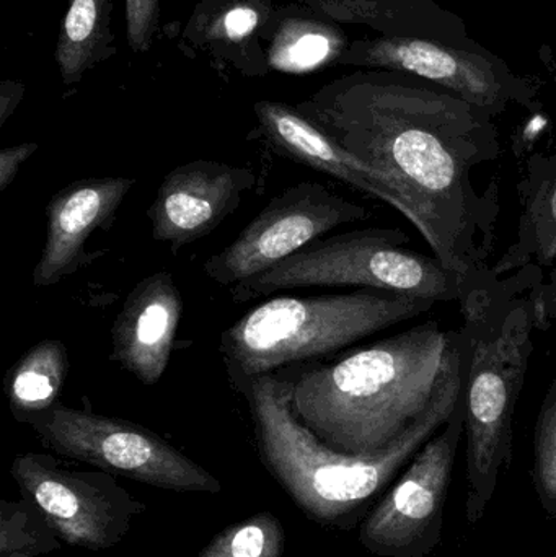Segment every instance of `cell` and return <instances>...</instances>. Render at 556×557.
<instances>
[{"label":"cell","instance_id":"obj_18","mask_svg":"<svg viewBox=\"0 0 556 557\" xmlns=\"http://www.w3.org/2000/svg\"><path fill=\"white\" fill-rule=\"evenodd\" d=\"M111 0H69L55 62L62 81L74 84L91 65L104 58L110 42Z\"/></svg>","mask_w":556,"mask_h":557},{"label":"cell","instance_id":"obj_8","mask_svg":"<svg viewBox=\"0 0 556 557\" xmlns=\"http://www.w3.org/2000/svg\"><path fill=\"white\" fill-rule=\"evenodd\" d=\"M10 474L22 497L38 507L61 542L88 552L120 545L146 504L107 471H74L46 454L18 455Z\"/></svg>","mask_w":556,"mask_h":557},{"label":"cell","instance_id":"obj_11","mask_svg":"<svg viewBox=\"0 0 556 557\" xmlns=\"http://www.w3.org/2000/svg\"><path fill=\"white\" fill-rule=\"evenodd\" d=\"M356 54L359 64L417 75L493 116L515 101L529 104L528 88L519 87L502 62L440 39L388 36L358 45Z\"/></svg>","mask_w":556,"mask_h":557},{"label":"cell","instance_id":"obj_12","mask_svg":"<svg viewBox=\"0 0 556 557\" xmlns=\"http://www.w3.org/2000/svg\"><path fill=\"white\" fill-rule=\"evenodd\" d=\"M257 186L254 170L193 160L166 173L147 209L152 238L173 255L215 231Z\"/></svg>","mask_w":556,"mask_h":557},{"label":"cell","instance_id":"obj_7","mask_svg":"<svg viewBox=\"0 0 556 557\" xmlns=\"http://www.w3.org/2000/svg\"><path fill=\"white\" fill-rule=\"evenodd\" d=\"M54 454L173 493L219 494L221 481L156 432L124 419L55 405L29 422Z\"/></svg>","mask_w":556,"mask_h":557},{"label":"cell","instance_id":"obj_25","mask_svg":"<svg viewBox=\"0 0 556 557\" xmlns=\"http://www.w3.org/2000/svg\"><path fill=\"white\" fill-rule=\"evenodd\" d=\"M38 150V144L28 143L7 147L0 152V193H5L18 175L20 166Z\"/></svg>","mask_w":556,"mask_h":557},{"label":"cell","instance_id":"obj_6","mask_svg":"<svg viewBox=\"0 0 556 557\" xmlns=\"http://www.w3.org/2000/svg\"><path fill=\"white\" fill-rule=\"evenodd\" d=\"M401 228L372 227L322 237L267 273L228 287L235 304L306 287H359L459 301L464 281L436 257L407 248Z\"/></svg>","mask_w":556,"mask_h":557},{"label":"cell","instance_id":"obj_24","mask_svg":"<svg viewBox=\"0 0 556 557\" xmlns=\"http://www.w3.org/2000/svg\"><path fill=\"white\" fill-rule=\"evenodd\" d=\"M258 22H260V15L255 7L248 5V3H238L219 18L215 33L231 41H240L254 33Z\"/></svg>","mask_w":556,"mask_h":557},{"label":"cell","instance_id":"obj_21","mask_svg":"<svg viewBox=\"0 0 556 557\" xmlns=\"http://www.w3.org/2000/svg\"><path fill=\"white\" fill-rule=\"evenodd\" d=\"M286 533L273 513L261 512L215 535L198 557H283Z\"/></svg>","mask_w":556,"mask_h":557},{"label":"cell","instance_id":"obj_26","mask_svg":"<svg viewBox=\"0 0 556 557\" xmlns=\"http://www.w3.org/2000/svg\"><path fill=\"white\" fill-rule=\"evenodd\" d=\"M539 327L548 330L556 326V278L548 277L535 288Z\"/></svg>","mask_w":556,"mask_h":557},{"label":"cell","instance_id":"obj_19","mask_svg":"<svg viewBox=\"0 0 556 557\" xmlns=\"http://www.w3.org/2000/svg\"><path fill=\"white\" fill-rule=\"evenodd\" d=\"M345 38L338 29L309 20H289L274 38L270 64L284 72H309L333 61Z\"/></svg>","mask_w":556,"mask_h":557},{"label":"cell","instance_id":"obj_27","mask_svg":"<svg viewBox=\"0 0 556 557\" xmlns=\"http://www.w3.org/2000/svg\"><path fill=\"white\" fill-rule=\"evenodd\" d=\"M16 85L13 84L9 90V84H3L2 97H0V126L5 124L7 117L15 111L16 104L22 100L23 87L13 90Z\"/></svg>","mask_w":556,"mask_h":557},{"label":"cell","instance_id":"obj_5","mask_svg":"<svg viewBox=\"0 0 556 557\" xmlns=\"http://www.w3.org/2000/svg\"><path fill=\"white\" fill-rule=\"evenodd\" d=\"M436 304L375 288L273 297L221 334L219 352L228 382L244 393L257 376L335 356L379 331L427 313Z\"/></svg>","mask_w":556,"mask_h":557},{"label":"cell","instance_id":"obj_13","mask_svg":"<svg viewBox=\"0 0 556 557\" xmlns=\"http://www.w3.org/2000/svg\"><path fill=\"white\" fill-rule=\"evenodd\" d=\"M137 180L84 178L64 186L46 206V242L33 271L35 287H51L74 276L91 257L85 245L97 231L108 232Z\"/></svg>","mask_w":556,"mask_h":557},{"label":"cell","instance_id":"obj_16","mask_svg":"<svg viewBox=\"0 0 556 557\" xmlns=\"http://www.w3.org/2000/svg\"><path fill=\"white\" fill-rule=\"evenodd\" d=\"M521 193L518 237L492 268L496 276L529 267L552 271L556 264V157L538 156L529 162Z\"/></svg>","mask_w":556,"mask_h":557},{"label":"cell","instance_id":"obj_1","mask_svg":"<svg viewBox=\"0 0 556 557\" xmlns=\"http://www.w3.org/2000/svg\"><path fill=\"white\" fill-rule=\"evenodd\" d=\"M323 88L300 113L375 173L433 257L467 277L485 268L498 215L473 170L498 159L493 114L417 75H356Z\"/></svg>","mask_w":556,"mask_h":557},{"label":"cell","instance_id":"obj_2","mask_svg":"<svg viewBox=\"0 0 556 557\" xmlns=\"http://www.w3.org/2000/svg\"><path fill=\"white\" fill-rule=\"evenodd\" d=\"M456 331L418 324L330 362L280 370L296 418L346 455L378 454L433 406L456 347Z\"/></svg>","mask_w":556,"mask_h":557},{"label":"cell","instance_id":"obj_15","mask_svg":"<svg viewBox=\"0 0 556 557\" xmlns=\"http://www.w3.org/2000/svg\"><path fill=\"white\" fill-rule=\"evenodd\" d=\"M255 111L261 134L274 152L333 176L356 191L374 196L398 211L397 198L375 173L330 139L300 111L273 101H260L255 104Z\"/></svg>","mask_w":556,"mask_h":557},{"label":"cell","instance_id":"obj_20","mask_svg":"<svg viewBox=\"0 0 556 557\" xmlns=\"http://www.w3.org/2000/svg\"><path fill=\"white\" fill-rule=\"evenodd\" d=\"M62 545L35 504L25 497L0 503V557H41Z\"/></svg>","mask_w":556,"mask_h":557},{"label":"cell","instance_id":"obj_10","mask_svg":"<svg viewBox=\"0 0 556 557\" xmlns=\"http://www.w3.org/2000/svg\"><path fill=\"white\" fill-rule=\"evenodd\" d=\"M368 218L365 206L322 183L302 182L274 196L232 244L205 261L202 270L215 284L232 287L273 270L333 228Z\"/></svg>","mask_w":556,"mask_h":557},{"label":"cell","instance_id":"obj_22","mask_svg":"<svg viewBox=\"0 0 556 557\" xmlns=\"http://www.w3.org/2000/svg\"><path fill=\"white\" fill-rule=\"evenodd\" d=\"M534 480L542 506L556 519V373L535 424Z\"/></svg>","mask_w":556,"mask_h":557},{"label":"cell","instance_id":"obj_3","mask_svg":"<svg viewBox=\"0 0 556 557\" xmlns=\"http://www.w3.org/2000/svg\"><path fill=\"white\" fill-rule=\"evenodd\" d=\"M539 268L499 278L492 268L473 271L460 297L462 406L467 442V520L485 516L499 474L511 465L512 422L524 388L534 331L539 327L535 288Z\"/></svg>","mask_w":556,"mask_h":557},{"label":"cell","instance_id":"obj_14","mask_svg":"<svg viewBox=\"0 0 556 557\" xmlns=\"http://www.w3.org/2000/svg\"><path fill=\"white\" fill-rule=\"evenodd\" d=\"M183 298L166 271L140 278L111 326L110 359L143 385L162 380L175 346Z\"/></svg>","mask_w":556,"mask_h":557},{"label":"cell","instance_id":"obj_23","mask_svg":"<svg viewBox=\"0 0 556 557\" xmlns=\"http://www.w3.org/2000/svg\"><path fill=\"white\" fill-rule=\"evenodd\" d=\"M160 0H126L127 41L136 52L147 51L159 23Z\"/></svg>","mask_w":556,"mask_h":557},{"label":"cell","instance_id":"obj_9","mask_svg":"<svg viewBox=\"0 0 556 557\" xmlns=\"http://www.w3.org/2000/svg\"><path fill=\"white\" fill-rule=\"evenodd\" d=\"M464 432L460 395L446 424L411 458L407 470L362 520L359 543L369 553L382 557H423L436 548Z\"/></svg>","mask_w":556,"mask_h":557},{"label":"cell","instance_id":"obj_4","mask_svg":"<svg viewBox=\"0 0 556 557\" xmlns=\"http://www.w3.org/2000/svg\"><path fill=\"white\" fill-rule=\"evenodd\" d=\"M459 334L446 380L430 411L397 442L378 454L333 450L291 408L289 382L281 372L257 376L242 395L254 419L258 451L271 476L313 522L335 529L356 525L398 471L446 424L462 395Z\"/></svg>","mask_w":556,"mask_h":557},{"label":"cell","instance_id":"obj_17","mask_svg":"<svg viewBox=\"0 0 556 557\" xmlns=\"http://www.w3.org/2000/svg\"><path fill=\"white\" fill-rule=\"evenodd\" d=\"M69 375V354L59 339H42L29 347L3 380L13 418L22 424L59 405Z\"/></svg>","mask_w":556,"mask_h":557},{"label":"cell","instance_id":"obj_28","mask_svg":"<svg viewBox=\"0 0 556 557\" xmlns=\"http://www.w3.org/2000/svg\"><path fill=\"white\" fill-rule=\"evenodd\" d=\"M551 278H556V264L554 267V270L551 271V276H548Z\"/></svg>","mask_w":556,"mask_h":557}]
</instances>
